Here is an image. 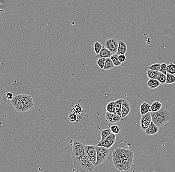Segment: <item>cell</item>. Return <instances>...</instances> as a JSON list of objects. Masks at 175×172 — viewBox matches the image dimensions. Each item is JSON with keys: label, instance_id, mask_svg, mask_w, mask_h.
I'll return each mask as SVG.
<instances>
[{"label": "cell", "instance_id": "1", "mask_svg": "<svg viewBox=\"0 0 175 172\" xmlns=\"http://www.w3.org/2000/svg\"><path fill=\"white\" fill-rule=\"evenodd\" d=\"M72 159L75 171L82 172H91L93 171L95 165L89 159L86 153L80 157Z\"/></svg>", "mask_w": 175, "mask_h": 172}, {"label": "cell", "instance_id": "2", "mask_svg": "<svg viewBox=\"0 0 175 172\" xmlns=\"http://www.w3.org/2000/svg\"><path fill=\"white\" fill-rule=\"evenodd\" d=\"M152 121L158 127L166 125L172 118V114L166 108H162L159 111L150 112Z\"/></svg>", "mask_w": 175, "mask_h": 172}, {"label": "cell", "instance_id": "3", "mask_svg": "<svg viewBox=\"0 0 175 172\" xmlns=\"http://www.w3.org/2000/svg\"><path fill=\"white\" fill-rule=\"evenodd\" d=\"M117 150L123 159L126 168L128 170L131 168L132 165L133 161L134 159V154L132 150L128 149L118 148Z\"/></svg>", "mask_w": 175, "mask_h": 172}, {"label": "cell", "instance_id": "4", "mask_svg": "<svg viewBox=\"0 0 175 172\" xmlns=\"http://www.w3.org/2000/svg\"><path fill=\"white\" fill-rule=\"evenodd\" d=\"M112 159L114 166L120 172L128 171L124 161L117 149L114 150L113 152Z\"/></svg>", "mask_w": 175, "mask_h": 172}, {"label": "cell", "instance_id": "5", "mask_svg": "<svg viewBox=\"0 0 175 172\" xmlns=\"http://www.w3.org/2000/svg\"><path fill=\"white\" fill-rule=\"evenodd\" d=\"M72 146V158L82 156L86 153L85 144L80 141H73Z\"/></svg>", "mask_w": 175, "mask_h": 172}, {"label": "cell", "instance_id": "6", "mask_svg": "<svg viewBox=\"0 0 175 172\" xmlns=\"http://www.w3.org/2000/svg\"><path fill=\"white\" fill-rule=\"evenodd\" d=\"M97 161L95 166H98L106 160L110 154L109 149L103 146H96Z\"/></svg>", "mask_w": 175, "mask_h": 172}, {"label": "cell", "instance_id": "7", "mask_svg": "<svg viewBox=\"0 0 175 172\" xmlns=\"http://www.w3.org/2000/svg\"><path fill=\"white\" fill-rule=\"evenodd\" d=\"M116 135L111 133L103 140H100L96 144V146H103L106 148L110 149L114 145L116 140Z\"/></svg>", "mask_w": 175, "mask_h": 172}, {"label": "cell", "instance_id": "8", "mask_svg": "<svg viewBox=\"0 0 175 172\" xmlns=\"http://www.w3.org/2000/svg\"><path fill=\"white\" fill-rule=\"evenodd\" d=\"M85 148L86 153L88 157H89V159L92 163L94 165H95L97 161L96 146L92 145H87L85 144Z\"/></svg>", "mask_w": 175, "mask_h": 172}, {"label": "cell", "instance_id": "9", "mask_svg": "<svg viewBox=\"0 0 175 172\" xmlns=\"http://www.w3.org/2000/svg\"><path fill=\"white\" fill-rule=\"evenodd\" d=\"M11 102L18 112H26L25 109L24 107L23 101L21 100L20 94L14 96L13 99L11 101Z\"/></svg>", "mask_w": 175, "mask_h": 172}, {"label": "cell", "instance_id": "10", "mask_svg": "<svg viewBox=\"0 0 175 172\" xmlns=\"http://www.w3.org/2000/svg\"><path fill=\"white\" fill-rule=\"evenodd\" d=\"M104 46L108 48L113 54L117 53L119 47V41L115 38H110L105 41Z\"/></svg>", "mask_w": 175, "mask_h": 172}, {"label": "cell", "instance_id": "11", "mask_svg": "<svg viewBox=\"0 0 175 172\" xmlns=\"http://www.w3.org/2000/svg\"><path fill=\"white\" fill-rule=\"evenodd\" d=\"M21 100L23 101L25 112H28L34 107V102L33 97L31 95L21 94Z\"/></svg>", "mask_w": 175, "mask_h": 172}, {"label": "cell", "instance_id": "12", "mask_svg": "<svg viewBox=\"0 0 175 172\" xmlns=\"http://www.w3.org/2000/svg\"><path fill=\"white\" fill-rule=\"evenodd\" d=\"M152 122L151 115L150 112H148L145 115L142 116L140 121V127L143 131H145L150 126V123Z\"/></svg>", "mask_w": 175, "mask_h": 172}, {"label": "cell", "instance_id": "13", "mask_svg": "<svg viewBox=\"0 0 175 172\" xmlns=\"http://www.w3.org/2000/svg\"><path fill=\"white\" fill-rule=\"evenodd\" d=\"M105 122L109 123H114L119 122L123 118L116 113L106 112L105 115Z\"/></svg>", "mask_w": 175, "mask_h": 172}, {"label": "cell", "instance_id": "14", "mask_svg": "<svg viewBox=\"0 0 175 172\" xmlns=\"http://www.w3.org/2000/svg\"><path fill=\"white\" fill-rule=\"evenodd\" d=\"M130 110H131V106L130 103L128 100L124 99L121 107V117L123 118L126 117L130 113Z\"/></svg>", "mask_w": 175, "mask_h": 172}, {"label": "cell", "instance_id": "15", "mask_svg": "<svg viewBox=\"0 0 175 172\" xmlns=\"http://www.w3.org/2000/svg\"><path fill=\"white\" fill-rule=\"evenodd\" d=\"M159 128L160 127L155 125L152 121L151 123H150V126L148 127L146 130H145V134L147 135H156L159 131Z\"/></svg>", "mask_w": 175, "mask_h": 172}, {"label": "cell", "instance_id": "16", "mask_svg": "<svg viewBox=\"0 0 175 172\" xmlns=\"http://www.w3.org/2000/svg\"><path fill=\"white\" fill-rule=\"evenodd\" d=\"M113 55V53L110 51L108 48H106L105 46H103V48L101 49L100 53L98 55H96V57L98 59L107 58L110 57Z\"/></svg>", "mask_w": 175, "mask_h": 172}, {"label": "cell", "instance_id": "17", "mask_svg": "<svg viewBox=\"0 0 175 172\" xmlns=\"http://www.w3.org/2000/svg\"><path fill=\"white\" fill-rule=\"evenodd\" d=\"M128 50V46L124 41L123 40H119V47H118V52L116 54L118 55L121 54H125Z\"/></svg>", "mask_w": 175, "mask_h": 172}, {"label": "cell", "instance_id": "18", "mask_svg": "<svg viewBox=\"0 0 175 172\" xmlns=\"http://www.w3.org/2000/svg\"><path fill=\"white\" fill-rule=\"evenodd\" d=\"M160 85L161 83L156 79H149L147 82V85L151 89L157 88Z\"/></svg>", "mask_w": 175, "mask_h": 172}, {"label": "cell", "instance_id": "19", "mask_svg": "<svg viewBox=\"0 0 175 172\" xmlns=\"http://www.w3.org/2000/svg\"><path fill=\"white\" fill-rule=\"evenodd\" d=\"M162 108V103L159 101H155L152 104L150 112H155L159 111Z\"/></svg>", "mask_w": 175, "mask_h": 172}, {"label": "cell", "instance_id": "20", "mask_svg": "<svg viewBox=\"0 0 175 172\" xmlns=\"http://www.w3.org/2000/svg\"><path fill=\"white\" fill-rule=\"evenodd\" d=\"M150 107L151 106L149 104L146 102L143 103L140 107V113L141 116L150 112Z\"/></svg>", "mask_w": 175, "mask_h": 172}, {"label": "cell", "instance_id": "21", "mask_svg": "<svg viewBox=\"0 0 175 172\" xmlns=\"http://www.w3.org/2000/svg\"><path fill=\"white\" fill-rule=\"evenodd\" d=\"M123 100L124 99H119L115 101L116 113L120 117H121V107H122V104H123Z\"/></svg>", "mask_w": 175, "mask_h": 172}, {"label": "cell", "instance_id": "22", "mask_svg": "<svg viewBox=\"0 0 175 172\" xmlns=\"http://www.w3.org/2000/svg\"><path fill=\"white\" fill-rule=\"evenodd\" d=\"M114 67H115V66L113 63L112 60L110 59V58H106V61H105V67H104V70L109 71V70L113 69Z\"/></svg>", "mask_w": 175, "mask_h": 172}, {"label": "cell", "instance_id": "23", "mask_svg": "<svg viewBox=\"0 0 175 172\" xmlns=\"http://www.w3.org/2000/svg\"><path fill=\"white\" fill-rule=\"evenodd\" d=\"M106 112L112 113H116V110H115V101H111L106 105Z\"/></svg>", "mask_w": 175, "mask_h": 172}, {"label": "cell", "instance_id": "24", "mask_svg": "<svg viewBox=\"0 0 175 172\" xmlns=\"http://www.w3.org/2000/svg\"><path fill=\"white\" fill-rule=\"evenodd\" d=\"M147 75L149 79H157L158 75L159 74V71H155L153 70H149L147 71Z\"/></svg>", "mask_w": 175, "mask_h": 172}, {"label": "cell", "instance_id": "25", "mask_svg": "<svg viewBox=\"0 0 175 172\" xmlns=\"http://www.w3.org/2000/svg\"><path fill=\"white\" fill-rule=\"evenodd\" d=\"M110 59L112 60L113 63L115 66V67L120 66L121 65V62L119 61V55L117 54H113L111 57H110Z\"/></svg>", "mask_w": 175, "mask_h": 172}, {"label": "cell", "instance_id": "26", "mask_svg": "<svg viewBox=\"0 0 175 172\" xmlns=\"http://www.w3.org/2000/svg\"><path fill=\"white\" fill-rule=\"evenodd\" d=\"M111 133L112 132H111L110 127L103 130L101 132V140H105L106 137H108L109 135H110Z\"/></svg>", "mask_w": 175, "mask_h": 172}, {"label": "cell", "instance_id": "27", "mask_svg": "<svg viewBox=\"0 0 175 172\" xmlns=\"http://www.w3.org/2000/svg\"><path fill=\"white\" fill-rule=\"evenodd\" d=\"M14 97V95L12 93L8 92L4 94L2 99H3V100L5 102L8 103L11 102V100L13 99Z\"/></svg>", "mask_w": 175, "mask_h": 172}, {"label": "cell", "instance_id": "28", "mask_svg": "<svg viewBox=\"0 0 175 172\" xmlns=\"http://www.w3.org/2000/svg\"><path fill=\"white\" fill-rule=\"evenodd\" d=\"M167 75L162 72L159 71L157 80L161 83L162 84H166V82Z\"/></svg>", "mask_w": 175, "mask_h": 172}, {"label": "cell", "instance_id": "29", "mask_svg": "<svg viewBox=\"0 0 175 172\" xmlns=\"http://www.w3.org/2000/svg\"><path fill=\"white\" fill-rule=\"evenodd\" d=\"M166 82V84H174L175 82V75L167 73V74Z\"/></svg>", "mask_w": 175, "mask_h": 172}, {"label": "cell", "instance_id": "30", "mask_svg": "<svg viewBox=\"0 0 175 172\" xmlns=\"http://www.w3.org/2000/svg\"><path fill=\"white\" fill-rule=\"evenodd\" d=\"M103 46L102 44L101 43L96 41L94 45V49L96 55H98L100 53L101 49L103 48Z\"/></svg>", "mask_w": 175, "mask_h": 172}, {"label": "cell", "instance_id": "31", "mask_svg": "<svg viewBox=\"0 0 175 172\" xmlns=\"http://www.w3.org/2000/svg\"><path fill=\"white\" fill-rule=\"evenodd\" d=\"M167 72L169 74L175 75V64L170 63L167 66Z\"/></svg>", "mask_w": 175, "mask_h": 172}, {"label": "cell", "instance_id": "32", "mask_svg": "<svg viewBox=\"0 0 175 172\" xmlns=\"http://www.w3.org/2000/svg\"><path fill=\"white\" fill-rule=\"evenodd\" d=\"M105 61H106V58H100V59H98V61H96V64L101 69L104 70Z\"/></svg>", "mask_w": 175, "mask_h": 172}, {"label": "cell", "instance_id": "33", "mask_svg": "<svg viewBox=\"0 0 175 172\" xmlns=\"http://www.w3.org/2000/svg\"><path fill=\"white\" fill-rule=\"evenodd\" d=\"M73 111L77 115H79L82 112V108L81 105H79V104H78L74 106V107L73 108Z\"/></svg>", "mask_w": 175, "mask_h": 172}, {"label": "cell", "instance_id": "34", "mask_svg": "<svg viewBox=\"0 0 175 172\" xmlns=\"http://www.w3.org/2000/svg\"><path fill=\"white\" fill-rule=\"evenodd\" d=\"M110 127L111 132L113 134L118 135L120 132V128L117 125H113V126H110Z\"/></svg>", "mask_w": 175, "mask_h": 172}, {"label": "cell", "instance_id": "35", "mask_svg": "<svg viewBox=\"0 0 175 172\" xmlns=\"http://www.w3.org/2000/svg\"><path fill=\"white\" fill-rule=\"evenodd\" d=\"M160 67H161V64L156 63V64H153L149 67L148 69L149 70H153L155 71H160Z\"/></svg>", "mask_w": 175, "mask_h": 172}, {"label": "cell", "instance_id": "36", "mask_svg": "<svg viewBox=\"0 0 175 172\" xmlns=\"http://www.w3.org/2000/svg\"><path fill=\"white\" fill-rule=\"evenodd\" d=\"M167 65L165 62H163L161 64V67H160V72H162L165 75H167Z\"/></svg>", "mask_w": 175, "mask_h": 172}, {"label": "cell", "instance_id": "37", "mask_svg": "<svg viewBox=\"0 0 175 172\" xmlns=\"http://www.w3.org/2000/svg\"><path fill=\"white\" fill-rule=\"evenodd\" d=\"M77 114L74 113H72L69 115V117H68V120H69L70 122L72 123L75 122L76 121H77Z\"/></svg>", "mask_w": 175, "mask_h": 172}, {"label": "cell", "instance_id": "38", "mask_svg": "<svg viewBox=\"0 0 175 172\" xmlns=\"http://www.w3.org/2000/svg\"><path fill=\"white\" fill-rule=\"evenodd\" d=\"M126 57L125 56V54H121V55H119V61L123 63V62H124L126 60Z\"/></svg>", "mask_w": 175, "mask_h": 172}, {"label": "cell", "instance_id": "39", "mask_svg": "<svg viewBox=\"0 0 175 172\" xmlns=\"http://www.w3.org/2000/svg\"></svg>", "mask_w": 175, "mask_h": 172}]
</instances>
